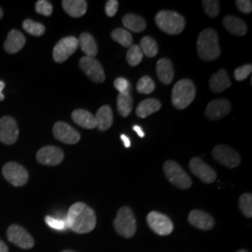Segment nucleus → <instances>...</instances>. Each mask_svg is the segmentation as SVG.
<instances>
[{"label":"nucleus","instance_id":"4","mask_svg":"<svg viewBox=\"0 0 252 252\" xmlns=\"http://www.w3.org/2000/svg\"><path fill=\"white\" fill-rule=\"evenodd\" d=\"M195 94L196 90L192 81L187 79L180 80L172 90V103L175 108L184 109L191 104Z\"/></svg>","mask_w":252,"mask_h":252},{"label":"nucleus","instance_id":"20","mask_svg":"<svg viewBox=\"0 0 252 252\" xmlns=\"http://www.w3.org/2000/svg\"><path fill=\"white\" fill-rule=\"evenodd\" d=\"M62 6L64 11L74 18L82 17L87 11V2L85 0H63Z\"/></svg>","mask_w":252,"mask_h":252},{"label":"nucleus","instance_id":"18","mask_svg":"<svg viewBox=\"0 0 252 252\" xmlns=\"http://www.w3.org/2000/svg\"><path fill=\"white\" fill-rule=\"evenodd\" d=\"M189 223L200 230L208 231L213 229L215 225V220L213 217L203 210H192L189 214L188 218Z\"/></svg>","mask_w":252,"mask_h":252},{"label":"nucleus","instance_id":"49","mask_svg":"<svg viewBox=\"0 0 252 252\" xmlns=\"http://www.w3.org/2000/svg\"><path fill=\"white\" fill-rule=\"evenodd\" d=\"M237 252H249L248 251H246V250H240V251H238Z\"/></svg>","mask_w":252,"mask_h":252},{"label":"nucleus","instance_id":"38","mask_svg":"<svg viewBox=\"0 0 252 252\" xmlns=\"http://www.w3.org/2000/svg\"><path fill=\"white\" fill-rule=\"evenodd\" d=\"M252 64H245L239 66L234 71V79L237 81H245L252 74Z\"/></svg>","mask_w":252,"mask_h":252},{"label":"nucleus","instance_id":"21","mask_svg":"<svg viewBox=\"0 0 252 252\" xmlns=\"http://www.w3.org/2000/svg\"><path fill=\"white\" fill-rule=\"evenodd\" d=\"M209 86L214 93H221L231 86V81L225 69H220L211 76L209 80Z\"/></svg>","mask_w":252,"mask_h":252},{"label":"nucleus","instance_id":"15","mask_svg":"<svg viewBox=\"0 0 252 252\" xmlns=\"http://www.w3.org/2000/svg\"><path fill=\"white\" fill-rule=\"evenodd\" d=\"M189 166L191 173L205 183L210 184L216 180V171L198 157L192 158Z\"/></svg>","mask_w":252,"mask_h":252},{"label":"nucleus","instance_id":"25","mask_svg":"<svg viewBox=\"0 0 252 252\" xmlns=\"http://www.w3.org/2000/svg\"><path fill=\"white\" fill-rule=\"evenodd\" d=\"M94 117L96 121V127H98L100 131H107L113 124L112 109L107 105L101 107Z\"/></svg>","mask_w":252,"mask_h":252},{"label":"nucleus","instance_id":"36","mask_svg":"<svg viewBox=\"0 0 252 252\" xmlns=\"http://www.w3.org/2000/svg\"><path fill=\"white\" fill-rule=\"evenodd\" d=\"M203 8L207 16L215 18L220 13V2L217 0H204L202 2Z\"/></svg>","mask_w":252,"mask_h":252},{"label":"nucleus","instance_id":"39","mask_svg":"<svg viewBox=\"0 0 252 252\" xmlns=\"http://www.w3.org/2000/svg\"><path fill=\"white\" fill-rule=\"evenodd\" d=\"M45 222L49 227L58 231H63L65 228H67L65 220H58L54 217L46 216Z\"/></svg>","mask_w":252,"mask_h":252},{"label":"nucleus","instance_id":"10","mask_svg":"<svg viewBox=\"0 0 252 252\" xmlns=\"http://www.w3.org/2000/svg\"><path fill=\"white\" fill-rule=\"evenodd\" d=\"M213 157L217 162L221 163L226 167L234 168L238 166L241 162L239 154L234 149L226 145H218L213 149Z\"/></svg>","mask_w":252,"mask_h":252},{"label":"nucleus","instance_id":"45","mask_svg":"<svg viewBox=\"0 0 252 252\" xmlns=\"http://www.w3.org/2000/svg\"><path fill=\"white\" fill-rule=\"evenodd\" d=\"M5 88V82L3 81H0V101H3L5 99L4 94H2V91Z\"/></svg>","mask_w":252,"mask_h":252},{"label":"nucleus","instance_id":"9","mask_svg":"<svg viewBox=\"0 0 252 252\" xmlns=\"http://www.w3.org/2000/svg\"><path fill=\"white\" fill-rule=\"evenodd\" d=\"M147 222L154 233L162 236L171 234L174 229L171 220L157 211H152L148 214Z\"/></svg>","mask_w":252,"mask_h":252},{"label":"nucleus","instance_id":"32","mask_svg":"<svg viewBox=\"0 0 252 252\" xmlns=\"http://www.w3.org/2000/svg\"><path fill=\"white\" fill-rule=\"evenodd\" d=\"M23 28L27 31L28 34L32 36H40L45 33V27L40 24L36 23L31 19H27L23 23Z\"/></svg>","mask_w":252,"mask_h":252},{"label":"nucleus","instance_id":"46","mask_svg":"<svg viewBox=\"0 0 252 252\" xmlns=\"http://www.w3.org/2000/svg\"><path fill=\"white\" fill-rule=\"evenodd\" d=\"M0 252H9V249L7 245L4 243L2 240H0Z\"/></svg>","mask_w":252,"mask_h":252},{"label":"nucleus","instance_id":"19","mask_svg":"<svg viewBox=\"0 0 252 252\" xmlns=\"http://www.w3.org/2000/svg\"><path fill=\"white\" fill-rule=\"evenodd\" d=\"M26 36L18 30L13 29L8 35V37L4 43V49L9 54H16L23 49V47L26 44Z\"/></svg>","mask_w":252,"mask_h":252},{"label":"nucleus","instance_id":"17","mask_svg":"<svg viewBox=\"0 0 252 252\" xmlns=\"http://www.w3.org/2000/svg\"><path fill=\"white\" fill-rule=\"evenodd\" d=\"M230 102L224 98L212 100L206 108V116L210 120H220L231 111Z\"/></svg>","mask_w":252,"mask_h":252},{"label":"nucleus","instance_id":"24","mask_svg":"<svg viewBox=\"0 0 252 252\" xmlns=\"http://www.w3.org/2000/svg\"><path fill=\"white\" fill-rule=\"evenodd\" d=\"M222 24H223V27H225L226 30H228L234 36H244L248 31V27L243 20L231 16V15L225 16L223 18Z\"/></svg>","mask_w":252,"mask_h":252},{"label":"nucleus","instance_id":"23","mask_svg":"<svg viewBox=\"0 0 252 252\" xmlns=\"http://www.w3.org/2000/svg\"><path fill=\"white\" fill-rule=\"evenodd\" d=\"M156 71L159 80L163 84H170L174 79V68L172 62L167 58H162L157 62Z\"/></svg>","mask_w":252,"mask_h":252},{"label":"nucleus","instance_id":"3","mask_svg":"<svg viewBox=\"0 0 252 252\" xmlns=\"http://www.w3.org/2000/svg\"><path fill=\"white\" fill-rule=\"evenodd\" d=\"M155 23L164 33L179 35L185 28V19L180 13L171 10H161L155 16Z\"/></svg>","mask_w":252,"mask_h":252},{"label":"nucleus","instance_id":"48","mask_svg":"<svg viewBox=\"0 0 252 252\" xmlns=\"http://www.w3.org/2000/svg\"><path fill=\"white\" fill-rule=\"evenodd\" d=\"M73 252V251H70V250H65V251H63V252Z\"/></svg>","mask_w":252,"mask_h":252},{"label":"nucleus","instance_id":"5","mask_svg":"<svg viewBox=\"0 0 252 252\" xmlns=\"http://www.w3.org/2000/svg\"><path fill=\"white\" fill-rule=\"evenodd\" d=\"M113 224L120 235L126 238L133 237L136 232V220L133 210L128 207H121Z\"/></svg>","mask_w":252,"mask_h":252},{"label":"nucleus","instance_id":"33","mask_svg":"<svg viewBox=\"0 0 252 252\" xmlns=\"http://www.w3.org/2000/svg\"><path fill=\"white\" fill-rule=\"evenodd\" d=\"M143 59V53L138 45H132L127 54H126V60L131 66H136L139 64Z\"/></svg>","mask_w":252,"mask_h":252},{"label":"nucleus","instance_id":"26","mask_svg":"<svg viewBox=\"0 0 252 252\" xmlns=\"http://www.w3.org/2000/svg\"><path fill=\"white\" fill-rule=\"evenodd\" d=\"M162 107L161 102L155 98H148L143 100L139 103V105L136 108V115L139 118H147L153 114L154 112H157L160 110Z\"/></svg>","mask_w":252,"mask_h":252},{"label":"nucleus","instance_id":"16","mask_svg":"<svg viewBox=\"0 0 252 252\" xmlns=\"http://www.w3.org/2000/svg\"><path fill=\"white\" fill-rule=\"evenodd\" d=\"M37 162L44 165H57L63 162V151L55 146H46L36 153Z\"/></svg>","mask_w":252,"mask_h":252},{"label":"nucleus","instance_id":"14","mask_svg":"<svg viewBox=\"0 0 252 252\" xmlns=\"http://www.w3.org/2000/svg\"><path fill=\"white\" fill-rule=\"evenodd\" d=\"M53 133L57 140L64 144H77L81 139L80 133L75 130L72 126L63 122H57L54 125Z\"/></svg>","mask_w":252,"mask_h":252},{"label":"nucleus","instance_id":"42","mask_svg":"<svg viewBox=\"0 0 252 252\" xmlns=\"http://www.w3.org/2000/svg\"><path fill=\"white\" fill-rule=\"evenodd\" d=\"M119 9V2L117 0H108L105 7V12L108 17H113L116 15Z\"/></svg>","mask_w":252,"mask_h":252},{"label":"nucleus","instance_id":"40","mask_svg":"<svg viewBox=\"0 0 252 252\" xmlns=\"http://www.w3.org/2000/svg\"><path fill=\"white\" fill-rule=\"evenodd\" d=\"M116 90L119 91L120 94H124L126 92H129L130 89V82L125 78H118L113 83Z\"/></svg>","mask_w":252,"mask_h":252},{"label":"nucleus","instance_id":"2","mask_svg":"<svg viewBox=\"0 0 252 252\" xmlns=\"http://www.w3.org/2000/svg\"><path fill=\"white\" fill-rule=\"evenodd\" d=\"M197 52L200 58L204 61H214L220 57V48L216 30L207 28L200 33L197 40Z\"/></svg>","mask_w":252,"mask_h":252},{"label":"nucleus","instance_id":"34","mask_svg":"<svg viewBox=\"0 0 252 252\" xmlns=\"http://www.w3.org/2000/svg\"><path fill=\"white\" fill-rule=\"evenodd\" d=\"M155 89V83L150 78L149 76H144L142 77L136 84V91L139 94H152Z\"/></svg>","mask_w":252,"mask_h":252},{"label":"nucleus","instance_id":"28","mask_svg":"<svg viewBox=\"0 0 252 252\" xmlns=\"http://www.w3.org/2000/svg\"><path fill=\"white\" fill-rule=\"evenodd\" d=\"M123 24H124V27L135 33H140L144 31L147 27L144 19L139 15L133 14V13H128L125 15L123 18Z\"/></svg>","mask_w":252,"mask_h":252},{"label":"nucleus","instance_id":"11","mask_svg":"<svg viewBox=\"0 0 252 252\" xmlns=\"http://www.w3.org/2000/svg\"><path fill=\"white\" fill-rule=\"evenodd\" d=\"M80 67L92 81L101 83L106 80V75L101 63L94 57L84 56L80 60Z\"/></svg>","mask_w":252,"mask_h":252},{"label":"nucleus","instance_id":"44","mask_svg":"<svg viewBox=\"0 0 252 252\" xmlns=\"http://www.w3.org/2000/svg\"><path fill=\"white\" fill-rule=\"evenodd\" d=\"M121 139L123 140V142H124V144H125V147L126 148H130L131 147V141H130V138L127 136L126 135H121Z\"/></svg>","mask_w":252,"mask_h":252},{"label":"nucleus","instance_id":"31","mask_svg":"<svg viewBox=\"0 0 252 252\" xmlns=\"http://www.w3.org/2000/svg\"><path fill=\"white\" fill-rule=\"evenodd\" d=\"M139 47L143 54H145L147 57H154L158 54L159 48L157 45V42L152 36H146L142 37Z\"/></svg>","mask_w":252,"mask_h":252},{"label":"nucleus","instance_id":"7","mask_svg":"<svg viewBox=\"0 0 252 252\" xmlns=\"http://www.w3.org/2000/svg\"><path fill=\"white\" fill-rule=\"evenodd\" d=\"M79 47V40L75 36H65L54 46L53 57L56 63H63L72 55Z\"/></svg>","mask_w":252,"mask_h":252},{"label":"nucleus","instance_id":"27","mask_svg":"<svg viewBox=\"0 0 252 252\" xmlns=\"http://www.w3.org/2000/svg\"><path fill=\"white\" fill-rule=\"evenodd\" d=\"M78 40H79V46L81 47V51L86 54V56L94 58V56L97 55L98 53L97 44L94 36L91 34L82 33Z\"/></svg>","mask_w":252,"mask_h":252},{"label":"nucleus","instance_id":"43","mask_svg":"<svg viewBox=\"0 0 252 252\" xmlns=\"http://www.w3.org/2000/svg\"><path fill=\"white\" fill-rule=\"evenodd\" d=\"M133 130L135 131V133L138 135L139 137H144L145 133L144 131H143V129L140 127V126H133Z\"/></svg>","mask_w":252,"mask_h":252},{"label":"nucleus","instance_id":"8","mask_svg":"<svg viewBox=\"0 0 252 252\" xmlns=\"http://www.w3.org/2000/svg\"><path fill=\"white\" fill-rule=\"evenodd\" d=\"M3 176L15 187L26 185L29 179L27 169L17 162H9L3 166Z\"/></svg>","mask_w":252,"mask_h":252},{"label":"nucleus","instance_id":"35","mask_svg":"<svg viewBox=\"0 0 252 252\" xmlns=\"http://www.w3.org/2000/svg\"><path fill=\"white\" fill-rule=\"evenodd\" d=\"M239 208L247 218L252 217V195L251 193H244L239 198Z\"/></svg>","mask_w":252,"mask_h":252},{"label":"nucleus","instance_id":"37","mask_svg":"<svg viewBox=\"0 0 252 252\" xmlns=\"http://www.w3.org/2000/svg\"><path fill=\"white\" fill-rule=\"evenodd\" d=\"M35 9L37 13L44 15V16H51L53 13V5L51 2L47 0H38L36 1Z\"/></svg>","mask_w":252,"mask_h":252},{"label":"nucleus","instance_id":"1","mask_svg":"<svg viewBox=\"0 0 252 252\" xmlns=\"http://www.w3.org/2000/svg\"><path fill=\"white\" fill-rule=\"evenodd\" d=\"M66 225L77 234H87L92 232L96 225L94 211L85 205L78 202L72 205L65 219Z\"/></svg>","mask_w":252,"mask_h":252},{"label":"nucleus","instance_id":"22","mask_svg":"<svg viewBox=\"0 0 252 252\" xmlns=\"http://www.w3.org/2000/svg\"><path fill=\"white\" fill-rule=\"evenodd\" d=\"M71 117L74 123L82 128L94 129L96 127L95 117L88 110L76 109L73 111Z\"/></svg>","mask_w":252,"mask_h":252},{"label":"nucleus","instance_id":"13","mask_svg":"<svg viewBox=\"0 0 252 252\" xmlns=\"http://www.w3.org/2000/svg\"><path fill=\"white\" fill-rule=\"evenodd\" d=\"M19 136V128L16 121L10 116L0 119V141L6 145L14 144Z\"/></svg>","mask_w":252,"mask_h":252},{"label":"nucleus","instance_id":"30","mask_svg":"<svg viewBox=\"0 0 252 252\" xmlns=\"http://www.w3.org/2000/svg\"><path fill=\"white\" fill-rule=\"evenodd\" d=\"M111 37L114 41L126 48H130L133 45V36L129 31L124 28H116L113 30L111 33Z\"/></svg>","mask_w":252,"mask_h":252},{"label":"nucleus","instance_id":"41","mask_svg":"<svg viewBox=\"0 0 252 252\" xmlns=\"http://www.w3.org/2000/svg\"><path fill=\"white\" fill-rule=\"evenodd\" d=\"M235 5L237 9L245 14H250L252 11V2L251 0H236Z\"/></svg>","mask_w":252,"mask_h":252},{"label":"nucleus","instance_id":"6","mask_svg":"<svg viewBox=\"0 0 252 252\" xmlns=\"http://www.w3.org/2000/svg\"><path fill=\"white\" fill-rule=\"evenodd\" d=\"M163 171L167 180L180 189H189L192 184L188 174L183 170L178 162L171 160L166 161L163 164Z\"/></svg>","mask_w":252,"mask_h":252},{"label":"nucleus","instance_id":"47","mask_svg":"<svg viewBox=\"0 0 252 252\" xmlns=\"http://www.w3.org/2000/svg\"><path fill=\"white\" fill-rule=\"evenodd\" d=\"M2 17H3V10L0 8V20L2 19Z\"/></svg>","mask_w":252,"mask_h":252},{"label":"nucleus","instance_id":"29","mask_svg":"<svg viewBox=\"0 0 252 252\" xmlns=\"http://www.w3.org/2000/svg\"><path fill=\"white\" fill-rule=\"evenodd\" d=\"M118 112L122 117H127L133 108V97L129 92L119 94L117 98Z\"/></svg>","mask_w":252,"mask_h":252},{"label":"nucleus","instance_id":"12","mask_svg":"<svg viewBox=\"0 0 252 252\" xmlns=\"http://www.w3.org/2000/svg\"><path fill=\"white\" fill-rule=\"evenodd\" d=\"M8 238L11 243L15 244L19 248L24 250L32 249L35 245L33 237L25 228L17 224L9 226L7 231Z\"/></svg>","mask_w":252,"mask_h":252}]
</instances>
